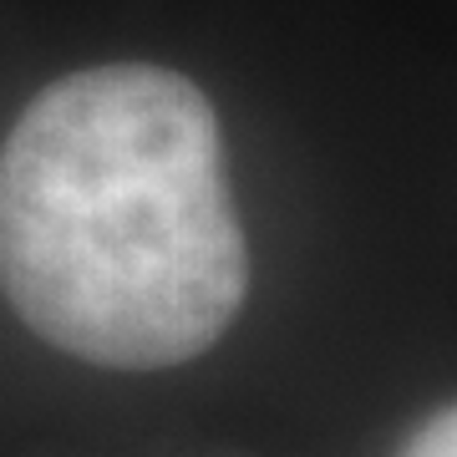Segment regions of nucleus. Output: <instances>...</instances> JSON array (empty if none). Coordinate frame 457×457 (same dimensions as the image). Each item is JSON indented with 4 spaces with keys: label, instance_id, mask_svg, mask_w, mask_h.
<instances>
[{
    "label": "nucleus",
    "instance_id": "nucleus-2",
    "mask_svg": "<svg viewBox=\"0 0 457 457\" xmlns=\"http://www.w3.org/2000/svg\"><path fill=\"white\" fill-rule=\"evenodd\" d=\"M402 457H457V407L427 417V422L411 432V442L402 447Z\"/></svg>",
    "mask_w": 457,
    "mask_h": 457
},
{
    "label": "nucleus",
    "instance_id": "nucleus-1",
    "mask_svg": "<svg viewBox=\"0 0 457 457\" xmlns=\"http://www.w3.org/2000/svg\"><path fill=\"white\" fill-rule=\"evenodd\" d=\"M249 285L219 117L143 62L71 71L0 147V290L66 356L158 371L209 351Z\"/></svg>",
    "mask_w": 457,
    "mask_h": 457
}]
</instances>
